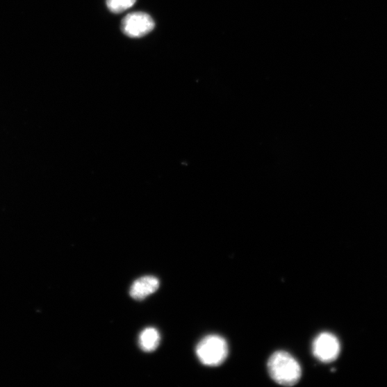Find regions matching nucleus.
Segmentation results:
<instances>
[{"instance_id":"f257e3e1","label":"nucleus","mask_w":387,"mask_h":387,"mask_svg":"<svg viewBox=\"0 0 387 387\" xmlns=\"http://www.w3.org/2000/svg\"><path fill=\"white\" fill-rule=\"evenodd\" d=\"M267 370L273 380L287 386L297 384L302 374L298 361L283 351L277 352L271 355L267 362Z\"/></svg>"},{"instance_id":"f03ea898","label":"nucleus","mask_w":387,"mask_h":387,"mask_svg":"<svg viewBox=\"0 0 387 387\" xmlns=\"http://www.w3.org/2000/svg\"><path fill=\"white\" fill-rule=\"evenodd\" d=\"M229 345L222 337L210 335L202 338L197 346L196 354L204 365L217 367L229 356Z\"/></svg>"},{"instance_id":"7ed1b4c3","label":"nucleus","mask_w":387,"mask_h":387,"mask_svg":"<svg viewBox=\"0 0 387 387\" xmlns=\"http://www.w3.org/2000/svg\"><path fill=\"white\" fill-rule=\"evenodd\" d=\"M154 26L151 17L142 12L129 14L122 22L123 33L133 38L145 36L154 30Z\"/></svg>"},{"instance_id":"20e7f679","label":"nucleus","mask_w":387,"mask_h":387,"mask_svg":"<svg viewBox=\"0 0 387 387\" xmlns=\"http://www.w3.org/2000/svg\"><path fill=\"white\" fill-rule=\"evenodd\" d=\"M315 357L324 363H330L337 359L340 353V343L332 334L324 332L314 340L312 347Z\"/></svg>"},{"instance_id":"39448f33","label":"nucleus","mask_w":387,"mask_h":387,"mask_svg":"<svg viewBox=\"0 0 387 387\" xmlns=\"http://www.w3.org/2000/svg\"><path fill=\"white\" fill-rule=\"evenodd\" d=\"M160 285L158 279L154 277H145L136 280L131 286L129 294L135 300L141 301L155 293Z\"/></svg>"},{"instance_id":"423d86ee","label":"nucleus","mask_w":387,"mask_h":387,"mask_svg":"<svg viewBox=\"0 0 387 387\" xmlns=\"http://www.w3.org/2000/svg\"><path fill=\"white\" fill-rule=\"evenodd\" d=\"M160 340V334L156 329L147 328L141 333L139 345L144 352H152L158 348Z\"/></svg>"},{"instance_id":"0eeeda50","label":"nucleus","mask_w":387,"mask_h":387,"mask_svg":"<svg viewBox=\"0 0 387 387\" xmlns=\"http://www.w3.org/2000/svg\"><path fill=\"white\" fill-rule=\"evenodd\" d=\"M136 0H106L108 10L113 13H121L131 8Z\"/></svg>"}]
</instances>
